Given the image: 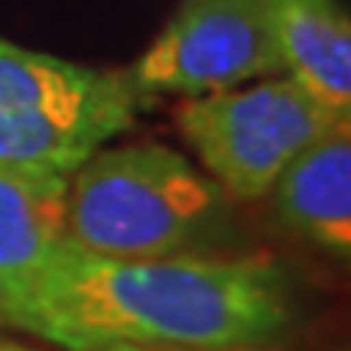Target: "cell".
I'll list each match as a JSON object with an SVG mask.
<instances>
[{
    "label": "cell",
    "instance_id": "1",
    "mask_svg": "<svg viewBox=\"0 0 351 351\" xmlns=\"http://www.w3.org/2000/svg\"><path fill=\"white\" fill-rule=\"evenodd\" d=\"M296 322L287 267L247 257L114 261L65 238L3 326L65 351H267Z\"/></svg>",
    "mask_w": 351,
    "mask_h": 351
},
{
    "label": "cell",
    "instance_id": "2",
    "mask_svg": "<svg viewBox=\"0 0 351 351\" xmlns=\"http://www.w3.org/2000/svg\"><path fill=\"white\" fill-rule=\"evenodd\" d=\"M225 215L221 186L163 143L101 147L65 189V238L114 261L195 254Z\"/></svg>",
    "mask_w": 351,
    "mask_h": 351
},
{
    "label": "cell",
    "instance_id": "3",
    "mask_svg": "<svg viewBox=\"0 0 351 351\" xmlns=\"http://www.w3.org/2000/svg\"><path fill=\"white\" fill-rule=\"evenodd\" d=\"M150 104L127 69L69 62L0 36V173L69 179Z\"/></svg>",
    "mask_w": 351,
    "mask_h": 351
},
{
    "label": "cell",
    "instance_id": "4",
    "mask_svg": "<svg viewBox=\"0 0 351 351\" xmlns=\"http://www.w3.org/2000/svg\"><path fill=\"white\" fill-rule=\"evenodd\" d=\"M176 127L225 195L261 199L302 150L351 127V111L322 101L293 75L261 78L189 98Z\"/></svg>",
    "mask_w": 351,
    "mask_h": 351
},
{
    "label": "cell",
    "instance_id": "5",
    "mask_svg": "<svg viewBox=\"0 0 351 351\" xmlns=\"http://www.w3.org/2000/svg\"><path fill=\"white\" fill-rule=\"evenodd\" d=\"M127 72L147 95L199 98L287 75V62L263 0H182Z\"/></svg>",
    "mask_w": 351,
    "mask_h": 351
},
{
    "label": "cell",
    "instance_id": "6",
    "mask_svg": "<svg viewBox=\"0 0 351 351\" xmlns=\"http://www.w3.org/2000/svg\"><path fill=\"white\" fill-rule=\"evenodd\" d=\"M65 176L0 173V322L36 289L65 241Z\"/></svg>",
    "mask_w": 351,
    "mask_h": 351
},
{
    "label": "cell",
    "instance_id": "7",
    "mask_svg": "<svg viewBox=\"0 0 351 351\" xmlns=\"http://www.w3.org/2000/svg\"><path fill=\"white\" fill-rule=\"evenodd\" d=\"M274 192L283 225L345 261L351 254V127L302 150Z\"/></svg>",
    "mask_w": 351,
    "mask_h": 351
},
{
    "label": "cell",
    "instance_id": "8",
    "mask_svg": "<svg viewBox=\"0 0 351 351\" xmlns=\"http://www.w3.org/2000/svg\"><path fill=\"white\" fill-rule=\"evenodd\" d=\"M287 75L351 111V29L339 0H263Z\"/></svg>",
    "mask_w": 351,
    "mask_h": 351
},
{
    "label": "cell",
    "instance_id": "9",
    "mask_svg": "<svg viewBox=\"0 0 351 351\" xmlns=\"http://www.w3.org/2000/svg\"><path fill=\"white\" fill-rule=\"evenodd\" d=\"M0 351H33V348H26V345H16V341L0 339Z\"/></svg>",
    "mask_w": 351,
    "mask_h": 351
},
{
    "label": "cell",
    "instance_id": "10",
    "mask_svg": "<svg viewBox=\"0 0 351 351\" xmlns=\"http://www.w3.org/2000/svg\"><path fill=\"white\" fill-rule=\"evenodd\" d=\"M104 351H150V348H127V345H117V348H104Z\"/></svg>",
    "mask_w": 351,
    "mask_h": 351
}]
</instances>
